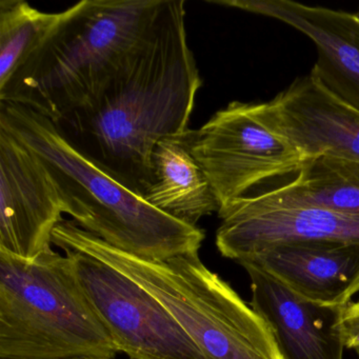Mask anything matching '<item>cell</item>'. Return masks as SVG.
I'll list each match as a JSON object with an SVG mask.
<instances>
[{"mask_svg": "<svg viewBox=\"0 0 359 359\" xmlns=\"http://www.w3.org/2000/svg\"><path fill=\"white\" fill-rule=\"evenodd\" d=\"M201 86L184 1L161 0L148 30L102 93L55 125L79 152L144 197L153 184L155 147L190 131Z\"/></svg>", "mask_w": 359, "mask_h": 359, "instance_id": "cell-1", "label": "cell"}, {"mask_svg": "<svg viewBox=\"0 0 359 359\" xmlns=\"http://www.w3.org/2000/svg\"><path fill=\"white\" fill-rule=\"evenodd\" d=\"M0 130L36 155L57 191L64 214L83 230L147 260L198 253L205 231L153 208L79 152L47 117L20 104L0 102Z\"/></svg>", "mask_w": 359, "mask_h": 359, "instance_id": "cell-2", "label": "cell"}, {"mask_svg": "<svg viewBox=\"0 0 359 359\" xmlns=\"http://www.w3.org/2000/svg\"><path fill=\"white\" fill-rule=\"evenodd\" d=\"M161 0H83L0 87V102L54 123L95 100L154 20Z\"/></svg>", "mask_w": 359, "mask_h": 359, "instance_id": "cell-3", "label": "cell"}, {"mask_svg": "<svg viewBox=\"0 0 359 359\" xmlns=\"http://www.w3.org/2000/svg\"><path fill=\"white\" fill-rule=\"evenodd\" d=\"M52 245L83 252L110 264L152 294L180 323L205 359H283L266 321L203 264L198 253L147 260L104 243L62 219Z\"/></svg>", "mask_w": 359, "mask_h": 359, "instance_id": "cell-4", "label": "cell"}, {"mask_svg": "<svg viewBox=\"0 0 359 359\" xmlns=\"http://www.w3.org/2000/svg\"><path fill=\"white\" fill-rule=\"evenodd\" d=\"M118 352L72 258L52 248L33 259L0 252V359H113Z\"/></svg>", "mask_w": 359, "mask_h": 359, "instance_id": "cell-5", "label": "cell"}, {"mask_svg": "<svg viewBox=\"0 0 359 359\" xmlns=\"http://www.w3.org/2000/svg\"><path fill=\"white\" fill-rule=\"evenodd\" d=\"M188 142L219 209L258 186L296 175L306 161L289 140L260 121L252 102H230L201 129L190 130Z\"/></svg>", "mask_w": 359, "mask_h": 359, "instance_id": "cell-6", "label": "cell"}, {"mask_svg": "<svg viewBox=\"0 0 359 359\" xmlns=\"http://www.w3.org/2000/svg\"><path fill=\"white\" fill-rule=\"evenodd\" d=\"M119 352L131 359H205L167 309L133 279L102 260L62 250Z\"/></svg>", "mask_w": 359, "mask_h": 359, "instance_id": "cell-7", "label": "cell"}, {"mask_svg": "<svg viewBox=\"0 0 359 359\" xmlns=\"http://www.w3.org/2000/svg\"><path fill=\"white\" fill-rule=\"evenodd\" d=\"M216 247L241 262L279 245L309 241H359V217L312 205H259L245 197L220 208Z\"/></svg>", "mask_w": 359, "mask_h": 359, "instance_id": "cell-8", "label": "cell"}, {"mask_svg": "<svg viewBox=\"0 0 359 359\" xmlns=\"http://www.w3.org/2000/svg\"><path fill=\"white\" fill-rule=\"evenodd\" d=\"M57 191L36 155L0 130V252L33 259L64 219Z\"/></svg>", "mask_w": 359, "mask_h": 359, "instance_id": "cell-9", "label": "cell"}, {"mask_svg": "<svg viewBox=\"0 0 359 359\" xmlns=\"http://www.w3.org/2000/svg\"><path fill=\"white\" fill-rule=\"evenodd\" d=\"M260 121L306 159L359 163V112L327 91L313 75L297 77L272 100L254 104Z\"/></svg>", "mask_w": 359, "mask_h": 359, "instance_id": "cell-10", "label": "cell"}, {"mask_svg": "<svg viewBox=\"0 0 359 359\" xmlns=\"http://www.w3.org/2000/svg\"><path fill=\"white\" fill-rule=\"evenodd\" d=\"M214 5L279 20L312 41L310 74L332 95L359 112V18L356 14L292 0H213Z\"/></svg>", "mask_w": 359, "mask_h": 359, "instance_id": "cell-11", "label": "cell"}, {"mask_svg": "<svg viewBox=\"0 0 359 359\" xmlns=\"http://www.w3.org/2000/svg\"><path fill=\"white\" fill-rule=\"evenodd\" d=\"M251 281L250 306L266 321L283 359H344V306L316 304L252 262H241Z\"/></svg>", "mask_w": 359, "mask_h": 359, "instance_id": "cell-12", "label": "cell"}, {"mask_svg": "<svg viewBox=\"0 0 359 359\" xmlns=\"http://www.w3.org/2000/svg\"><path fill=\"white\" fill-rule=\"evenodd\" d=\"M243 262H252L310 302L346 306L359 278V241L279 245Z\"/></svg>", "mask_w": 359, "mask_h": 359, "instance_id": "cell-13", "label": "cell"}, {"mask_svg": "<svg viewBox=\"0 0 359 359\" xmlns=\"http://www.w3.org/2000/svg\"><path fill=\"white\" fill-rule=\"evenodd\" d=\"M152 171L153 184L144 198L155 209L193 226L219 211L211 184L189 146L188 133L156 144Z\"/></svg>", "mask_w": 359, "mask_h": 359, "instance_id": "cell-14", "label": "cell"}, {"mask_svg": "<svg viewBox=\"0 0 359 359\" xmlns=\"http://www.w3.org/2000/svg\"><path fill=\"white\" fill-rule=\"evenodd\" d=\"M243 197L259 205H312L359 217V163L308 158L292 180Z\"/></svg>", "mask_w": 359, "mask_h": 359, "instance_id": "cell-15", "label": "cell"}, {"mask_svg": "<svg viewBox=\"0 0 359 359\" xmlns=\"http://www.w3.org/2000/svg\"><path fill=\"white\" fill-rule=\"evenodd\" d=\"M60 13H47L24 0H0V87L54 30Z\"/></svg>", "mask_w": 359, "mask_h": 359, "instance_id": "cell-16", "label": "cell"}, {"mask_svg": "<svg viewBox=\"0 0 359 359\" xmlns=\"http://www.w3.org/2000/svg\"><path fill=\"white\" fill-rule=\"evenodd\" d=\"M341 334L344 348H359V300L344 306L341 316Z\"/></svg>", "mask_w": 359, "mask_h": 359, "instance_id": "cell-17", "label": "cell"}, {"mask_svg": "<svg viewBox=\"0 0 359 359\" xmlns=\"http://www.w3.org/2000/svg\"><path fill=\"white\" fill-rule=\"evenodd\" d=\"M359 292V278L357 279L356 283H354V285H353L352 289L350 290V293H348V299H352L353 296L355 295V294L358 293Z\"/></svg>", "mask_w": 359, "mask_h": 359, "instance_id": "cell-18", "label": "cell"}, {"mask_svg": "<svg viewBox=\"0 0 359 359\" xmlns=\"http://www.w3.org/2000/svg\"><path fill=\"white\" fill-rule=\"evenodd\" d=\"M75 359H108V358H95V357H86V358H75Z\"/></svg>", "mask_w": 359, "mask_h": 359, "instance_id": "cell-19", "label": "cell"}, {"mask_svg": "<svg viewBox=\"0 0 359 359\" xmlns=\"http://www.w3.org/2000/svg\"><path fill=\"white\" fill-rule=\"evenodd\" d=\"M355 353H356L357 356H358V358H359V348H357V350H355Z\"/></svg>", "mask_w": 359, "mask_h": 359, "instance_id": "cell-20", "label": "cell"}, {"mask_svg": "<svg viewBox=\"0 0 359 359\" xmlns=\"http://www.w3.org/2000/svg\"><path fill=\"white\" fill-rule=\"evenodd\" d=\"M356 16H357V18H359V10H358V12H357V13H356Z\"/></svg>", "mask_w": 359, "mask_h": 359, "instance_id": "cell-21", "label": "cell"}]
</instances>
